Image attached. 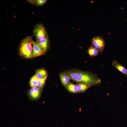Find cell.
<instances>
[{
	"mask_svg": "<svg viewBox=\"0 0 127 127\" xmlns=\"http://www.w3.org/2000/svg\"><path fill=\"white\" fill-rule=\"evenodd\" d=\"M32 36H28L21 41L19 48L20 55L27 59L32 57L33 44Z\"/></svg>",
	"mask_w": 127,
	"mask_h": 127,
	"instance_id": "7a4b0ae2",
	"label": "cell"
},
{
	"mask_svg": "<svg viewBox=\"0 0 127 127\" xmlns=\"http://www.w3.org/2000/svg\"><path fill=\"white\" fill-rule=\"evenodd\" d=\"M65 72L71 79L91 86L99 85L101 82L100 79L96 75L89 71L72 70L67 71Z\"/></svg>",
	"mask_w": 127,
	"mask_h": 127,
	"instance_id": "6da1fadb",
	"label": "cell"
},
{
	"mask_svg": "<svg viewBox=\"0 0 127 127\" xmlns=\"http://www.w3.org/2000/svg\"><path fill=\"white\" fill-rule=\"evenodd\" d=\"M78 91L83 93L91 87V86L82 83H79L77 85Z\"/></svg>",
	"mask_w": 127,
	"mask_h": 127,
	"instance_id": "7c38bea8",
	"label": "cell"
},
{
	"mask_svg": "<svg viewBox=\"0 0 127 127\" xmlns=\"http://www.w3.org/2000/svg\"><path fill=\"white\" fill-rule=\"evenodd\" d=\"M41 89L38 87H32L29 91L30 96L33 99H36L40 96Z\"/></svg>",
	"mask_w": 127,
	"mask_h": 127,
	"instance_id": "52a82bcc",
	"label": "cell"
},
{
	"mask_svg": "<svg viewBox=\"0 0 127 127\" xmlns=\"http://www.w3.org/2000/svg\"><path fill=\"white\" fill-rule=\"evenodd\" d=\"M92 46L96 48L99 52L102 53L105 47V42L103 37L100 36L94 37L91 41Z\"/></svg>",
	"mask_w": 127,
	"mask_h": 127,
	"instance_id": "277c9868",
	"label": "cell"
},
{
	"mask_svg": "<svg viewBox=\"0 0 127 127\" xmlns=\"http://www.w3.org/2000/svg\"><path fill=\"white\" fill-rule=\"evenodd\" d=\"M36 75L37 78L39 79H44L48 76L47 71L43 69L37 70L36 71Z\"/></svg>",
	"mask_w": 127,
	"mask_h": 127,
	"instance_id": "30bf717a",
	"label": "cell"
},
{
	"mask_svg": "<svg viewBox=\"0 0 127 127\" xmlns=\"http://www.w3.org/2000/svg\"><path fill=\"white\" fill-rule=\"evenodd\" d=\"M59 76L62 84L66 87L70 83V79L65 72L60 73Z\"/></svg>",
	"mask_w": 127,
	"mask_h": 127,
	"instance_id": "9c48e42d",
	"label": "cell"
},
{
	"mask_svg": "<svg viewBox=\"0 0 127 127\" xmlns=\"http://www.w3.org/2000/svg\"><path fill=\"white\" fill-rule=\"evenodd\" d=\"M47 77H46L44 78L41 79H38L37 81V87H38L40 89H42Z\"/></svg>",
	"mask_w": 127,
	"mask_h": 127,
	"instance_id": "9a60e30c",
	"label": "cell"
},
{
	"mask_svg": "<svg viewBox=\"0 0 127 127\" xmlns=\"http://www.w3.org/2000/svg\"><path fill=\"white\" fill-rule=\"evenodd\" d=\"M112 65L121 72L127 76V70L117 60H114L112 63Z\"/></svg>",
	"mask_w": 127,
	"mask_h": 127,
	"instance_id": "ba28073f",
	"label": "cell"
},
{
	"mask_svg": "<svg viewBox=\"0 0 127 127\" xmlns=\"http://www.w3.org/2000/svg\"><path fill=\"white\" fill-rule=\"evenodd\" d=\"M99 52L96 48L92 46H90L87 50L88 54L91 57L97 56L99 54Z\"/></svg>",
	"mask_w": 127,
	"mask_h": 127,
	"instance_id": "8fae6325",
	"label": "cell"
},
{
	"mask_svg": "<svg viewBox=\"0 0 127 127\" xmlns=\"http://www.w3.org/2000/svg\"><path fill=\"white\" fill-rule=\"evenodd\" d=\"M47 0H35L34 4L37 6H42L47 2Z\"/></svg>",
	"mask_w": 127,
	"mask_h": 127,
	"instance_id": "2e32d148",
	"label": "cell"
},
{
	"mask_svg": "<svg viewBox=\"0 0 127 127\" xmlns=\"http://www.w3.org/2000/svg\"><path fill=\"white\" fill-rule=\"evenodd\" d=\"M38 79L36 75H33L30 79V84L31 86L34 87L37 86V81Z\"/></svg>",
	"mask_w": 127,
	"mask_h": 127,
	"instance_id": "5bb4252c",
	"label": "cell"
},
{
	"mask_svg": "<svg viewBox=\"0 0 127 127\" xmlns=\"http://www.w3.org/2000/svg\"><path fill=\"white\" fill-rule=\"evenodd\" d=\"M32 57H36L45 54L40 46L36 42L32 40Z\"/></svg>",
	"mask_w": 127,
	"mask_h": 127,
	"instance_id": "5b68a950",
	"label": "cell"
},
{
	"mask_svg": "<svg viewBox=\"0 0 127 127\" xmlns=\"http://www.w3.org/2000/svg\"><path fill=\"white\" fill-rule=\"evenodd\" d=\"M33 35L36 41H38L48 37L47 30L44 25L41 23L37 24L33 29Z\"/></svg>",
	"mask_w": 127,
	"mask_h": 127,
	"instance_id": "3957f363",
	"label": "cell"
},
{
	"mask_svg": "<svg viewBox=\"0 0 127 127\" xmlns=\"http://www.w3.org/2000/svg\"><path fill=\"white\" fill-rule=\"evenodd\" d=\"M69 91L74 93L79 92L76 85L70 83L66 87Z\"/></svg>",
	"mask_w": 127,
	"mask_h": 127,
	"instance_id": "4fadbf2b",
	"label": "cell"
},
{
	"mask_svg": "<svg viewBox=\"0 0 127 127\" xmlns=\"http://www.w3.org/2000/svg\"><path fill=\"white\" fill-rule=\"evenodd\" d=\"M36 42L40 46L45 54L48 48L49 43L48 37L39 41H36Z\"/></svg>",
	"mask_w": 127,
	"mask_h": 127,
	"instance_id": "8992f818",
	"label": "cell"
}]
</instances>
